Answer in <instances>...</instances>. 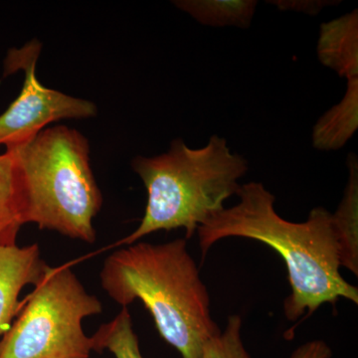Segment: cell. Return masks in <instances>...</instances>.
<instances>
[{"mask_svg": "<svg viewBox=\"0 0 358 358\" xmlns=\"http://www.w3.org/2000/svg\"><path fill=\"white\" fill-rule=\"evenodd\" d=\"M91 338L96 352L107 350L115 358H143L128 307H122L117 317L101 326Z\"/></svg>", "mask_w": 358, "mask_h": 358, "instance_id": "4fadbf2b", "label": "cell"}, {"mask_svg": "<svg viewBox=\"0 0 358 358\" xmlns=\"http://www.w3.org/2000/svg\"><path fill=\"white\" fill-rule=\"evenodd\" d=\"M350 171L345 194L336 213L331 214L339 248L341 267L358 275V162L357 155L348 157Z\"/></svg>", "mask_w": 358, "mask_h": 358, "instance_id": "9c48e42d", "label": "cell"}, {"mask_svg": "<svg viewBox=\"0 0 358 358\" xmlns=\"http://www.w3.org/2000/svg\"><path fill=\"white\" fill-rule=\"evenodd\" d=\"M341 1H287V0H275V1H268V3H273L278 8L285 11H296V13H303L310 14V15H317L322 11L324 7L333 6V3H338Z\"/></svg>", "mask_w": 358, "mask_h": 358, "instance_id": "9a60e30c", "label": "cell"}, {"mask_svg": "<svg viewBox=\"0 0 358 358\" xmlns=\"http://www.w3.org/2000/svg\"><path fill=\"white\" fill-rule=\"evenodd\" d=\"M26 223L93 244V220L103 199L90 164L88 141L76 129L55 126L18 147Z\"/></svg>", "mask_w": 358, "mask_h": 358, "instance_id": "277c9868", "label": "cell"}, {"mask_svg": "<svg viewBox=\"0 0 358 358\" xmlns=\"http://www.w3.org/2000/svg\"><path fill=\"white\" fill-rule=\"evenodd\" d=\"M241 329V317L230 315L224 331L205 345L202 358H251L242 341Z\"/></svg>", "mask_w": 358, "mask_h": 358, "instance_id": "5bb4252c", "label": "cell"}, {"mask_svg": "<svg viewBox=\"0 0 358 358\" xmlns=\"http://www.w3.org/2000/svg\"><path fill=\"white\" fill-rule=\"evenodd\" d=\"M26 224L24 195L20 167L11 150L0 155V246L16 245Z\"/></svg>", "mask_w": 358, "mask_h": 358, "instance_id": "30bf717a", "label": "cell"}, {"mask_svg": "<svg viewBox=\"0 0 358 358\" xmlns=\"http://www.w3.org/2000/svg\"><path fill=\"white\" fill-rule=\"evenodd\" d=\"M239 203L224 208L200 226L202 259L216 242L240 237L262 242L282 257L288 270L291 294L284 301L289 320L312 315L339 299L358 303V289L339 272L341 259L331 213L322 207L310 212L307 221L294 223L275 210V197L260 182L240 185Z\"/></svg>", "mask_w": 358, "mask_h": 358, "instance_id": "6da1fadb", "label": "cell"}, {"mask_svg": "<svg viewBox=\"0 0 358 358\" xmlns=\"http://www.w3.org/2000/svg\"><path fill=\"white\" fill-rule=\"evenodd\" d=\"M317 55L322 65L348 81L358 79V11L320 25Z\"/></svg>", "mask_w": 358, "mask_h": 358, "instance_id": "ba28073f", "label": "cell"}, {"mask_svg": "<svg viewBox=\"0 0 358 358\" xmlns=\"http://www.w3.org/2000/svg\"><path fill=\"white\" fill-rule=\"evenodd\" d=\"M333 352L324 341H310L299 346L289 358H331Z\"/></svg>", "mask_w": 358, "mask_h": 358, "instance_id": "2e32d148", "label": "cell"}, {"mask_svg": "<svg viewBox=\"0 0 358 358\" xmlns=\"http://www.w3.org/2000/svg\"><path fill=\"white\" fill-rule=\"evenodd\" d=\"M69 266L48 267L0 341V358H89L84 319L102 313Z\"/></svg>", "mask_w": 358, "mask_h": 358, "instance_id": "5b68a950", "label": "cell"}, {"mask_svg": "<svg viewBox=\"0 0 358 358\" xmlns=\"http://www.w3.org/2000/svg\"><path fill=\"white\" fill-rule=\"evenodd\" d=\"M38 245L0 246V336L18 312V296L27 285L36 286L46 272Z\"/></svg>", "mask_w": 358, "mask_h": 358, "instance_id": "52a82bcc", "label": "cell"}, {"mask_svg": "<svg viewBox=\"0 0 358 358\" xmlns=\"http://www.w3.org/2000/svg\"><path fill=\"white\" fill-rule=\"evenodd\" d=\"M100 275L106 293L122 307L141 301L160 336L182 358H202L205 345L220 334L186 239L129 245L106 259Z\"/></svg>", "mask_w": 358, "mask_h": 358, "instance_id": "7a4b0ae2", "label": "cell"}, {"mask_svg": "<svg viewBox=\"0 0 358 358\" xmlns=\"http://www.w3.org/2000/svg\"><path fill=\"white\" fill-rule=\"evenodd\" d=\"M358 127V79L348 81L343 100L320 117L313 131L315 150L331 152L345 147Z\"/></svg>", "mask_w": 358, "mask_h": 358, "instance_id": "8fae6325", "label": "cell"}, {"mask_svg": "<svg viewBox=\"0 0 358 358\" xmlns=\"http://www.w3.org/2000/svg\"><path fill=\"white\" fill-rule=\"evenodd\" d=\"M131 166L148 192L145 215L121 244H134L160 230L183 228L190 239L200 226L236 194L238 180L248 171L243 157L233 154L226 138L213 134L203 148H192L181 138L166 154L134 157Z\"/></svg>", "mask_w": 358, "mask_h": 358, "instance_id": "3957f363", "label": "cell"}, {"mask_svg": "<svg viewBox=\"0 0 358 358\" xmlns=\"http://www.w3.org/2000/svg\"><path fill=\"white\" fill-rule=\"evenodd\" d=\"M173 3L200 24L241 29L251 26L258 6L256 0H178Z\"/></svg>", "mask_w": 358, "mask_h": 358, "instance_id": "7c38bea8", "label": "cell"}, {"mask_svg": "<svg viewBox=\"0 0 358 358\" xmlns=\"http://www.w3.org/2000/svg\"><path fill=\"white\" fill-rule=\"evenodd\" d=\"M42 45L32 40L22 48L11 49L4 62V76L18 70L24 72L20 96L0 115V145L18 147L31 141L52 122L65 119H87L96 114L90 101L46 88L36 76L37 60Z\"/></svg>", "mask_w": 358, "mask_h": 358, "instance_id": "8992f818", "label": "cell"}]
</instances>
